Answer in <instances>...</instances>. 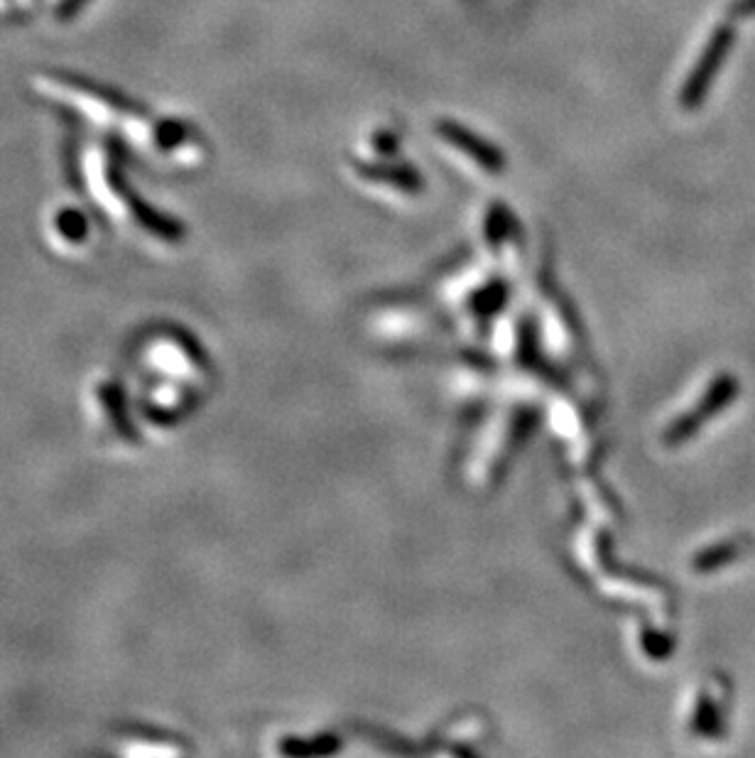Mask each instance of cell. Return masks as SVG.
<instances>
[{"mask_svg":"<svg viewBox=\"0 0 755 758\" xmlns=\"http://www.w3.org/2000/svg\"><path fill=\"white\" fill-rule=\"evenodd\" d=\"M733 45V30L729 25H721L716 27L714 35H711V40L706 42L702 57H699L697 67H694L692 77L687 79V84H684V91H682V104L687 108H694L699 106L704 101L706 91H709L711 81L716 79V74H719L721 64H724L726 54H729Z\"/></svg>","mask_w":755,"mask_h":758,"instance_id":"6da1fadb","label":"cell"},{"mask_svg":"<svg viewBox=\"0 0 755 758\" xmlns=\"http://www.w3.org/2000/svg\"><path fill=\"white\" fill-rule=\"evenodd\" d=\"M444 135H447L449 140L456 145H461V148H466V153H471L474 157H479V160L483 162V165L488 167H496V162H501L496 157V153H493V148H488L486 143L479 138H474L471 133H466L464 128H456V126H447L444 128Z\"/></svg>","mask_w":755,"mask_h":758,"instance_id":"7a4b0ae2","label":"cell"},{"mask_svg":"<svg viewBox=\"0 0 755 758\" xmlns=\"http://www.w3.org/2000/svg\"><path fill=\"white\" fill-rule=\"evenodd\" d=\"M733 10H736V15H755V0H738L736 5H733Z\"/></svg>","mask_w":755,"mask_h":758,"instance_id":"3957f363","label":"cell"}]
</instances>
